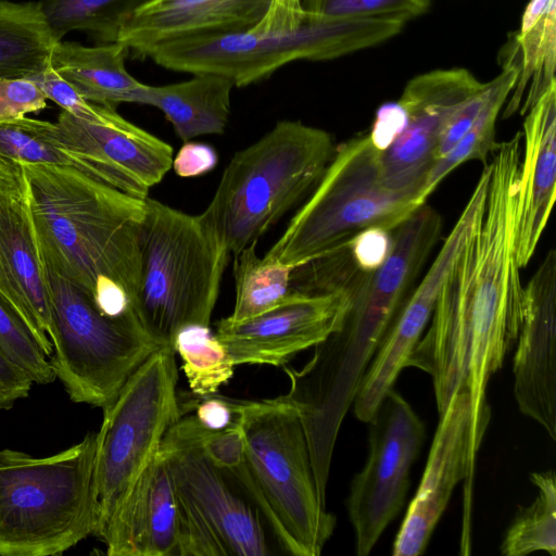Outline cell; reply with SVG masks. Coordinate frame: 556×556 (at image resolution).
Returning a JSON list of instances; mask_svg holds the SVG:
<instances>
[{
  "label": "cell",
  "mask_w": 556,
  "mask_h": 556,
  "mask_svg": "<svg viewBox=\"0 0 556 556\" xmlns=\"http://www.w3.org/2000/svg\"><path fill=\"white\" fill-rule=\"evenodd\" d=\"M522 135L490 155L484 211L440 288L407 367L427 372L439 415L467 386L476 418L491 417L485 390L515 346L525 303L516 256Z\"/></svg>",
  "instance_id": "obj_1"
},
{
  "label": "cell",
  "mask_w": 556,
  "mask_h": 556,
  "mask_svg": "<svg viewBox=\"0 0 556 556\" xmlns=\"http://www.w3.org/2000/svg\"><path fill=\"white\" fill-rule=\"evenodd\" d=\"M36 241L46 266L104 315H137L144 200L64 166L23 164Z\"/></svg>",
  "instance_id": "obj_2"
},
{
  "label": "cell",
  "mask_w": 556,
  "mask_h": 556,
  "mask_svg": "<svg viewBox=\"0 0 556 556\" xmlns=\"http://www.w3.org/2000/svg\"><path fill=\"white\" fill-rule=\"evenodd\" d=\"M242 430L244 459L223 471L283 549L294 556L320 555L337 519L319 498L299 414L276 399L251 401Z\"/></svg>",
  "instance_id": "obj_3"
},
{
  "label": "cell",
  "mask_w": 556,
  "mask_h": 556,
  "mask_svg": "<svg viewBox=\"0 0 556 556\" xmlns=\"http://www.w3.org/2000/svg\"><path fill=\"white\" fill-rule=\"evenodd\" d=\"M97 432L46 457L0 450V556H56L93 535Z\"/></svg>",
  "instance_id": "obj_4"
},
{
  "label": "cell",
  "mask_w": 556,
  "mask_h": 556,
  "mask_svg": "<svg viewBox=\"0 0 556 556\" xmlns=\"http://www.w3.org/2000/svg\"><path fill=\"white\" fill-rule=\"evenodd\" d=\"M334 150L327 131L299 121H280L236 152L202 212L229 255L257 243L315 187Z\"/></svg>",
  "instance_id": "obj_5"
},
{
  "label": "cell",
  "mask_w": 556,
  "mask_h": 556,
  "mask_svg": "<svg viewBox=\"0 0 556 556\" xmlns=\"http://www.w3.org/2000/svg\"><path fill=\"white\" fill-rule=\"evenodd\" d=\"M136 313L147 332L173 348L191 325L210 326L229 253L204 215L144 199Z\"/></svg>",
  "instance_id": "obj_6"
},
{
  "label": "cell",
  "mask_w": 556,
  "mask_h": 556,
  "mask_svg": "<svg viewBox=\"0 0 556 556\" xmlns=\"http://www.w3.org/2000/svg\"><path fill=\"white\" fill-rule=\"evenodd\" d=\"M425 185L388 187L380 151L368 134L336 148L314 191L263 256L291 268L319 257L363 230L395 229L426 204Z\"/></svg>",
  "instance_id": "obj_7"
},
{
  "label": "cell",
  "mask_w": 556,
  "mask_h": 556,
  "mask_svg": "<svg viewBox=\"0 0 556 556\" xmlns=\"http://www.w3.org/2000/svg\"><path fill=\"white\" fill-rule=\"evenodd\" d=\"M441 215L424 204L392 230V247L377 269L351 291L341 327L316 344L309 359L318 383L332 396L352 400L392 320L412 292L440 239Z\"/></svg>",
  "instance_id": "obj_8"
},
{
  "label": "cell",
  "mask_w": 556,
  "mask_h": 556,
  "mask_svg": "<svg viewBox=\"0 0 556 556\" xmlns=\"http://www.w3.org/2000/svg\"><path fill=\"white\" fill-rule=\"evenodd\" d=\"M405 24L395 17L336 18L305 11L293 30L251 28L181 39L156 47L147 58L172 71L217 74L231 79L235 87H243L289 62L331 60L378 45L399 34Z\"/></svg>",
  "instance_id": "obj_9"
},
{
  "label": "cell",
  "mask_w": 556,
  "mask_h": 556,
  "mask_svg": "<svg viewBox=\"0 0 556 556\" xmlns=\"http://www.w3.org/2000/svg\"><path fill=\"white\" fill-rule=\"evenodd\" d=\"M176 352L163 345L127 379L103 408L97 432L93 535L106 538L126 497L180 417Z\"/></svg>",
  "instance_id": "obj_10"
},
{
  "label": "cell",
  "mask_w": 556,
  "mask_h": 556,
  "mask_svg": "<svg viewBox=\"0 0 556 556\" xmlns=\"http://www.w3.org/2000/svg\"><path fill=\"white\" fill-rule=\"evenodd\" d=\"M43 266L52 326L50 363L72 402L103 409L163 345L137 315L102 314L80 288Z\"/></svg>",
  "instance_id": "obj_11"
},
{
  "label": "cell",
  "mask_w": 556,
  "mask_h": 556,
  "mask_svg": "<svg viewBox=\"0 0 556 556\" xmlns=\"http://www.w3.org/2000/svg\"><path fill=\"white\" fill-rule=\"evenodd\" d=\"M368 424V457L353 478L346 498L358 556L371 552L402 510L410 469L426 434L422 419L393 388Z\"/></svg>",
  "instance_id": "obj_12"
},
{
  "label": "cell",
  "mask_w": 556,
  "mask_h": 556,
  "mask_svg": "<svg viewBox=\"0 0 556 556\" xmlns=\"http://www.w3.org/2000/svg\"><path fill=\"white\" fill-rule=\"evenodd\" d=\"M490 166L484 163L478 182L435 260L397 312L381 340L353 401L355 417L368 422L420 340L443 281L483 214Z\"/></svg>",
  "instance_id": "obj_13"
},
{
  "label": "cell",
  "mask_w": 556,
  "mask_h": 556,
  "mask_svg": "<svg viewBox=\"0 0 556 556\" xmlns=\"http://www.w3.org/2000/svg\"><path fill=\"white\" fill-rule=\"evenodd\" d=\"M490 419L475 417L467 386L453 395L440 415L420 483L395 536L393 556H417L426 551L456 485L465 479L471 484Z\"/></svg>",
  "instance_id": "obj_14"
},
{
  "label": "cell",
  "mask_w": 556,
  "mask_h": 556,
  "mask_svg": "<svg viewBox=\"0 0 556 556\" xmlns=\"http://www.w3.org/2000/svg\"><path fill=\"white\" fill-rule=\"evenodd\" d=\"M160 447L179 500L214 534L226 556L271 554L260 513L195 440L169 427Z\"/></svg>",
  "instance_id": "obj_15"
},
{
  "label": "cell",
  "mask_w": 556,
  "mask_h": 556,
  "mask_svg": "<svg viewBox=\"0 0 556 556\" xmlns=\"http://www.w3.org/2000/svg\"><path fill=\"white\" fill-rule=\"evenodd\" d=\"M351 294L339 290L320 294L298 292L286 303L258 316L216 323V336L235 366H285L298 353L314 348L337 331L350 308Z\"/></svg>",
  "instance_id": "obj_16"
},
{
  "label": "cell",
  "mask_w": 556,
  "mask_h": 556,
  "mask_svg": "<svg viewBox=\"0 0 556 556\" xmlns=\"http://www.w3.org/2000/svg\"><path fill=\"white\" fill-rule=\"evenodd\" d=\"M482 85L465 68L431 71L407 83L397 100L405 126L395 141L380 152L382 179L388 187H426L446 122Z\"/></svg>",
  "instance_id": "obj_17"
},
{
  "label": "cell",
  "mask_w": 556,
  "mask_h": 556,
  "mask_svg": "<svg viewBox=\"0 0 556 556\" xmlns=\"http://www.w3.org/2000/svg\"><path fill=\"white\" fill-rule=\"evenodd\" d=\"M54 124L63 141L92 160L104 185L132 198H148L172 168L173 148L115 109L102 106L94 121L62 111Z\"/></svg>",
  "instance_id": "obj_18"
},
{
  "label": "cell",
  "mask_w": 556,
  "mask_h": 556,
  "mask_svg": "<svg viewBox=\"0 0 556 556\" xmlns=\"http://www.w3.org/2000/svg\"><path fill=\"white\" fill-rule=\"evenodd\" d=\"M513 359L519 410L556 440V251L547 252L525 286Z\"/></svg>",
  "instance_id": "obj_19"
},
{
  "label": "cell",
  "mask_w": 556,
  "mask_h": 556,
  "mask_svg": "<svg viewBox=\"0 0 556 556\" xmlns=\"http://www.w3.org/2000/svg\"><path fill=\"white\" fill-rule=\"evenodd\" d=\"M271 0H153L129 15L115 42L137 58L162 45L254 27Z\"/></svg>",
  "instance_id": "obj_20"
},
{
  "label": "cell",
  "mask_w": 556,
  "mask_h": 556,
  "mask_svg": "<svg viewBox=\"0 0 556 556\" xmlns=\"http://www.w3.org/2000/svg\"><path fill=\"white\" fill-rule=\"evenodd\" d=\"M522 137L515 236L521 268L536 250L556 197V83L528 110Z\"/></svg>",
  "instance_id": "obj_21"
},
{
  "label": "cell",
  "mask_w": 556,
  "mask_h": 556,
  "mask_svg": "<svg viewBox=\"0 0 556 556\" xmlns=\"http://www.w3.org/2000/svg\"><path fill=\"white\" fill-rule=\"evenodd\" d=\"M178 495L160 447L102 543L110 556H178Z\"/></svg>",
  "instance_id": "obj_22"
},
{
  "label": "cell",
  "mask_w": 556,
  "mask_h": 556,
  "mask_svg": "<svg viewBox=\"0 0 556 556\" xmlns=\"http://www.w3.org/2000/svg\"><path fill=\"white\" fill-rule=\"evenodd\" d=\"M0 261L21 299L26 324L50 358V300L29 210L25 169L0 191Z\"/></svg>",
  "instance_id": "obj_23"
},
{
  "label": "cell",
  "mask_w": 556,
  "mask_h": 556,
  "mask_svg": "<svg viewBox=\"0 0 556 556\" xmlns=\"http://www.w3.org/2000/svg\"><path fill=\"white\" fill-rule=\"evenodd\" d=\"M128 50L118 42L85 47L56 41L50 65L88 102L115 109L121 103L144 104L147 86L126 70Z\"/></svg>",
  "instance_id": "obj_24"
},
{
  "label": "cell",
  "mask_w": 556,
  "mask_h": 556,
  "mask_svg": "<svg viewBox=\"0 0 556 556\" xmlns=\"http://www.w3.org/2000/svg\"><path fill=\"white\" fill-rule=\"evenodd\" d=\"M235 84L228 77L203 73L191 79L147 86L144 104L159 109L184 142L203 135H222L230 115Z\"/></svg>",
  "instance_id": "obj_25"
},
{
  "label": "cell",
  "mask_w": 556,
  "mask_h": 556,
  "mask_svg": "<svg viewBox=\"0 0 556 556\" xmlns=\"http://www.w3.org/2000/svg\"><path fill=\"white\" fill-rule=\"evenodd\" d=\"M519 73L504 116L526 114L556 83V0H530L511 42Z\"/></svg>",
  "instance_id": "obj_26"
},
{
  "label": "cell",
  "mask_w": 556,
  "mask_h": 556,
  "mask_svg": "<svg viewBox=\"0 0 556 556\" xmlns=\"http://www.w3.org/2000/svg\"><path fill=\"white\" fill-rule=\"evenodd\" d=\"M55 42L39 1H0V78L43 72Z\"/></svg>",
  "instance_id": "obj_27"
},
{
  "label": "cell",
  "mask_w": 556,
  "mask_h": 556,
  "mask_svg": "<svg viewBox=\"0 0 556 556\" xmlns=\"http://www.w3.org/2000/svg\"><path fill=\"white\" fill-rule=\"evenodd\" d=\"M0 156L22 164L72 167L102 182L92 160L63 141L55 124L47 121L25 116L0 122Z\"/></svg>",
  "instance_id": "obj_28"
},
{
  "label": "cell",
  "mask_w": 556,
  "mask_h": 556,
  "mask_svg": "<svg viewBox=\"0 0 556 556\" xmlns=\"http://www.w3.org/2000/svg\"><path fill=\"white\" fill-rule=\"evenodd\" d=\"M518 73L516 56L509 50L502 72L491 80V94L471 126L455 147L430 169L426 179V191L429 195L456 167L475 160L485 163L496 149L498 144L495 141L496 119L516 84Z\"/></svg>",
  "instance_id": "obj_29"
},
{
  "label": "cell",
  "mask_w": 556,
  "mask_h": 556,
  "mask_svg": "<svg viewBox=\"0 0 556 556\" xmlns=\"http://www.w3.org/2000/svg\"><path fill=\"white\" fill-rule=\"evenodd\" d=\"M253 243L233 256L236 287L230 321H243L273 309L298 292L291 287L292 268L260 257Z\"/></svg>",
  "instance_id": "obj_30"
},
{
  "label": "cell",
  "mask_w": 556,
  "mask_h": 556,
  "mask_svg": "<svg viewBox=\"0 0 556 556\" xmlns=\"http://www.w3.org/2000/svg\"><path fill=\"white\" fill-rule=\"evenodd\" d=\"M153 0H40L55 41L83 30L101 43L115 42L123 22Z\"/></svg>",
  "instance_id": "obj_31"
},
{
  "label": "cell",
  "mask_w": 556,
  "mask_h": 556,
  "mask_svg": "<svg viewBox=\"0 0 556 556\" xmlns=\"http://www.w3.org/2000/svg\"><path fill=\"white\" fill-rule=\"evenodd\" d=\"M530 480L538 490L534 501L519 507L500 546L502 555L526 556L546 552L556 556V477L554 470L536 471Z\"/></svg>",
  "instance_id": "obj_32"
},
{
  "label": "cell",
  "mask_w": 556,
  "mask_h": 556,
  "mask_svg": "<svg viewBox=\"0 0 556 556\" xmlns=\"http://www.w3.org/2000/svg\"><path fill=\"white\" fill-rule=\"evenodd\" d=\"M192 394L216 393L233 375L232 357L210 326L191 325L181 329L173 343Z\"/></svg>",
  "instance_id": "obj_33"
},
{
  "label": "cell",
  "mask_w": 556,
  "mask_h": 556,
  "mask_svg": "<svg viewBox=\"0 0 556 556\" xmlns=\"http://www.w3.org/2000/svg\"><path fill=\"white\" fill-rule=\"evenodd\" d=\"M0 350L37 384L56 379L50 358L30 328L0 295Z\"/></svg>",
  "instance_id": "obj_34"
},
{
  "label": "cell",
  "mask_w": 556,
  "mask_h": 556,
  "mask_svg": "<svg viewBox=\"0 0 556 556\" xmlns=\"http://www.w3.org/2000/svg\"><path fill=\"white\" fill-rule=\"evenodd\" d=\"M304 11L336 18L416 17L431 0H301Z\"/></svg>",
  "instance_id": "obj_35"
},
{
  "label": "cell",
  "mask_w": 556,
  "mask_h": 556,
  "mask_svg": "<svg viewBox=\"0 0 556 556\" xmlns=\"http://www.w3.org/2000/svg\"><path fill=\"white\" fill-rule=\"evenodd\" d=\"M251 401L216 393L195 395L179 401L180 415L187 416L202 432L214 433L242 425Z\"/></svg>",
  "instance_id": "obj_36"
},
{
  "label": "cell",
  "mask_w": 556,
  "mask_h": 556,
  "mask_svg": "<svg viewBox=\"0 0 556 556\" xmlns=\"http://www.w3.org/2000/svg\"><path fill=\"white\" fill-rule=\"evenodd\" d=\"M27 79L34 81L47 99L56 103L62 111L85 121L99 118L102 105L85 100L75 88L51 66Z\"/></svg>",
  "instance_id": "obj_37"
},
{
  "label": "cell",
  "mask_w": 556,
  "mask_h": 556,
  "mask_svg": "<svg viewBox=\"0 0 556 556\" xmlns=\"http://www.w3.org/2000/svg\"><path fill=\"white\" fill-rule=\"evenodd\" d=\"M47 97L27 78H0V122L23 118L47 108Z\"/></svg>",
  "instance_id": "obj_38"
},
{
  "label": "cell",
  "mask_w": 556,
  "mask_h": 556,
  "mask_svg": "<svg viewBox=\"0 0 556 556\" xmlns=\"http://www.w3.org/2000/svg\"><path fill=\"white\" fill-rule=\"evenodd\" d=\"M492 90V81L482 87L463 102L446 122L435 150L434 163L445 156L462 139L481 111Z\"/></svg>",
  "instance_id": "obj_39"
},
{
  "label": "cell",
  "mask_w": 556,
  "mask_h": 556,
  "mask_svg": "<svg viewBox=\"0 0 556 556\" xmlns=\"http://www.w3.org/2000/svg\"><path fill=\"white\" fill-rule=\"evenodd\" d=\"M349 242L356 265L366 273L380 267L392 247V231L369 228L361 231Z\"/></svg>",
  "instance_id": "obj_40"
},
{
  "label": "cell",
  "mask_w": 556,
  "mask_h": 556,
  "mask_svg": "<svg viewBox=\"0 0 556 556\" xmlns=\"http://www.w3.org/2000/svg\"><path fill=\"white\" fill-rule=\"evenodd\" d=\"M215 149L205 143L187 141L173 157L172 167L182 178L204 175L217 165Z\"/></svg>",
  "instance_id": "obj_41"
},
{
  "label": "cell",
  "mask_w": 556,
  "mask_h": 556,
  "mask_svg": "<svg viewBox=\"0 0 556 556\" xmlns=\"http://www.w3.org/2000/svg\"><path fill=\"white\" fill-rule=\"evenodd\" d=\"M34 381L0 350V410L27 397Z\"/></svg>",
  "instance_id": "obj_42"
},
{
  "label": "cell",
  "mask_w": 556,
  "mask_h": 556,
  "mask_svg": "<svg viewBox=\"0 0 556 556\" xmlns=\"http://www.w3.org/2000/svg\"><path fill=\"white\" fill-rule=\"evenodd\" d=\"M405 126V114L397 101L381 105L368 134L374 146L380 151L387 150Z\"/></svg>",
  "instance_id": "obj_43"
},
{
  "label": "cell",
  "mask_w": 556,
  "mask_h": 556,
  "mask_svg": "<svg viewBox=\"0 0 556 556\" xmlns=\"http://www.w3.org/2000/svg\"><path fill=\"white\" fill-rule=\"evenodd\" d=\"M305 11L301 0H271L262 20L252 27L258 31H288L303 21Z\"/></svg>",
  "instance_id": "obj_44"
},
{
  "label": "cell",
  "mask_w": 556,
  "mask_h": 556,
  "mask_svg": "<svg viewBox=\"0 0 556 556\" xmlns=\"http://www.w3.org/2000/svg\"><path fill=\"white\" fill-rule=\"evenodd\" d=\"M18 165V162L0 156V182L3 181ZM0 295L25 320L24 308L18 294L10 282L0 261ZM26 323V321H25ZM28 326V325H27Z\"/></svg>",
  "instance_id": "obj_45"
}]
</instances>
